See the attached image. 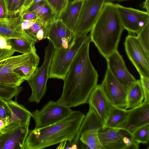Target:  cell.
<instances>
[{"mask_svg": "<svg viewBox=\"0 0 149 149\" xmlns=\"http://www.w3.org/2000/svg\"><path fill=\"white\" fill-rule=\"evenodd\" d=\"M33 12L36 15L38 19L47 24L55 19L57 16L45 0L40 2L39 6Z\"/></svg>", "mask_w": 149, "mask_h": 149, "instance_id": "25", "label": "cell"}, {"mask_svg": "<svg viewBox=\"0 0 149 149\" xmlns=\"http://www.w3.org/2000/svg\"><path fill=\"white\" fill-rule=\"evenodd\" d=\"M36 54L35 48L29 52L11 56L0 61V84L19 86L24 81L13 72V69L25 63Z\"/></svg>", "mask_w": 149, "mask_h": 149, "instance_id": "9", "label": "cell"}, {"mask_svg": "<svg viewBox=\"0 0 149 149\" xmlns=\"http://www.w3.org/2000/svg\"><path fill=\"white\" fill-rule=\"evenodd\" d=\"M87 103L95 111L104 125L112 105L105 95L100 84L97 85L91 91Z\"/></svg>", "mask_w": 149, "mask_h": 149, "instance_id": "17", "label": "cell"}, {"mask_svg": "<svg viewBox=\"0 0 149 149\" xmlns=\"http://www.w3.org/2000/svg\"><path fill=\"white\" fill-rule=\"evenodd\" d=\"M6 125L5 122L2 120L0 119V130H2Z\"/></svg>", "mask_w": 149, "mask_h": 149, "instance_id": "42", "label": "cell"}, {"mask_svg": "<svg viewBox=\"0 0 149 149\" xmlns=\"http://www.w3.org/2000/svg\"><path fill=\"white\" fill-rule=\"evenodd\" d=\"M10 118V115L4 100L0 98V119L5 122L6 126Z\"/></svg>", "mask_w": 149, "mask_h": 149, "instance_id": "33", "label": "cell"}, {"mask_svg": "<svg viewBox=\"0 0 149 149\" xmlns=\"http://www.w3.org/2000/svg\"><path fill=\"white\" fill-rule=\"evenodd\" d=\"M72 111L58 101L50 100L40 110L32 113L35 123V128L45 127L58 122L67 116Z\"/></svg>", "mask_w": 149, "mask_h": 149, "instance_id": "6", "label": "cell"}, {"mask_svg": "<svg viewBox=\"0 0 149 149\" xmlns=\"http://www.w3.org/2000/svg\"><path fill=\"white\" fill-rule=\"evenodd\" d=\"M67 141L66 140H64L61 141L60 143V144L56 148L57 149H65L67 143Z\"/></svg>", "mask_w": 149, "mask_h": 149, "instance_id": "41", "label": "cell"}, {"mask_svg": "<svg viewBox=\"0 0 149 149\" xmlns=\"http://www.w3.org/2000/svg\"><path fill=\"white\" fill-rule=\"evenodd\" d=\"M149 0H145L143 2V8L146 10V12L149 13Z\"/></svg>", "mask_w": 149, "mask_h": 149, "instance_id": "40", "label": "cell"}, {"mask_svg": "<svg viewBox=\"0 0 149 149\" xmlns=\"http://www.w3.org/2000/svg\"><path fill=\"white\" fill-rule=\"evenodd\" d=\"M8 17L9 15L5 0H0V18L5 19Z\"/></svg>", "mask_w": 149, "mask_h": 149, "instance_id": "35", "label": "cell"}, {"mask_svg": "<svg viewBox=\"0 0 149 149\" xmlns=\"http://www.w3.org/2000/svg\"><path fill=\"white\" fill-rule=\"evenodd\" d=\"M128 112L129 110L112 105L104 126L120 128L125 122Z\"/></svg>", "mask_w": 149, "mask_h": 149, "instance_id": "23", "label": "cell"}, {"mask_svg": "<svg viewBox=\"0 0 149 149\" xmlns=\"http://www.w3.org/2000/svg\"><path fill=\"white\" fill-rule=\"evenodd\" d=\"M105 3V0H83L75 28V35L87 34L90 31Z\"/></svg>", "mask_w": 149, "mask_h": 149, "instance_id": "10", "label": "cell"}, {"mask_svg": "<svg viewBox=\"0 0 149 149\" xmlns=\"http://www.w3.org/2000/svg\"><path fill=\"white\" fill-rule=\"evenodd\" d=\"M30 122L9 124L0 130V149H23Z\"/></svg>", "mask_w": 149, "mask_h": 149, "instance_id": "7", "label": "cell"}, {"mask_svg": "<svg viewBox=\"0 0 149 149\" xmlns=\"http://www.w3.org/2000/svg\"><path fill=\"white\" fill-rule=\"evenodd\" d=\"M20 15L22 20H36L38 19L36 14L32 12H25Z\"/></svg>", "mask_w": 149, "mask_h": 149, "instance_id": "37", "label": "cell"}, {"mask_svg": "<svg viewBox=\"0 0 149 149\" xmlns=\"http://www.w3.org/2000/svg\"><path fill=\"white\" fill-rule=\"evenodd\" d=\"M140 80L144 94V101L149 102V78L140 76Z\"/></svg>", "mask_w": 149, "mask_h": 149, "instance_id": "34", "label": "cell"}, {"mask_svg": "<svg viewBox=\"0 0 149 149\" xmlns=\"http://www.w3.org/2000/svg\"><path fill=\"white\" fill-rule=\"evenodd\" d=\"M57 16L64 9L69 0H45Z\"/></svg>", "mask_w": 149, "mask_h": 149, "instance_id": "31", "label": "cell"}, {"mask_svg": "<svg viewBox=\"0 0 149 149\" xmlns=\"http://www.w3.org/2000/svg\"><path fill=\"white\" fill-rule=\"evenodd\" d=\"M90 38L77 53L64 81L62 94L57 101L71 108L87 103L97 85L98 75L90 59Z\"/></svg>", "mask_w": 149, "mask_h": 149, "instance_id": "1", "label": "cell"}, {"mask_svg": "<svg viewBox=\"0 0 149 149\" xmlns=\"http://www.w3.org/2000/svg\"><path fill=\"white\" fill-rule=\"evenodd\" d=\"M83 2V0L69 1L65 8L56 19L61 20L74 33Z\"/></svg>", "mask_w": 149, "mask_h": 149, "instance_id": "19", "label": "cell"}, {"mask_svg": "<svg viewBox=\"0 0 149 149\" xmlns=\"http://www.w3.org/2000/svg\"><path fill=\"white\" fill-rule=\"evenodd\" d=\"M108 68L115 78L127 90L136 81L129 72L117 50L106 58Z\"/></svg>", "mask_w": 149, "mask_h": 149, "instance_id": "14", "label": "cell"}, {"mask_svg": "<svg viewBox=\"0 0 149 149\" xmlns=\"http://www.w3.org/2000/svg\"><path fill=\"white\" fill-rule=\"evenodd\" d=\"M22 21L20 15L5 19L0 18V36L7 39H35L22 30L21 26Z\"/></svg>", "mask_w": 149, "mask_h": 149, "instance_id": "18", "label": "cell"}, {"mask_svg": "<svg viewBox=\"0 0 149 149\" xmlns=\"http://www.w3.org/2000/svg\"><path fill=\"white\" fill-rule=\"evenodd\" d=\"M75 36L74 33L59 19H56L48 24L47 39L52 43L54 49L70 47Z\"/></svg>", "mask_w": 149, "mask_h": 149, "instance_id": "13", "label": "cell"}, {"mask_svg": "<svg viewBox=\"0 0 149 149\" xmlns=\"http://www.w3.org/2000/svg\"><path fill=\"white\" fill-rule=\"evenodd\" d=\"M149 124V102L143 101L140 105L129 109L127 120L120 128L131 133L139 127Z\"/></svg>", "mask_w": 149, "mask_h": 149, "instance_id": "15", "label": "cell"}, {"mask_svg": "<svg viewBox=\"0 0 149 149\" xmlns=\"http://www.w3.org/2000/svg\"><path fill=\"white\" fill-rule=\"evenodd\" d=\"M144 99V94L140 80L136 81L127 90L126 105L124 108L130 109L140 105Z\"/></svg>", "mask_w": 149, "mask_h": 149, "instance_id": "22", "label": "cell"}, {"mask_svg": "<svg viewBox=\"0 0 149 149\" xmlns=\"http://www.w3.org/2000/svg\"><path fill=\"white\" fill-rule=\"evenodd\" d=\"M149 21L137 34V37L146 50L149 52Z\"/></svg>", "mask_w": 149, "mask_h": 149, "instance_id": "30", "label": "cell"}, {"mask_svg": "<svg viewBox=\"0 0 149 149\" xmlns=\"http://www.w3.org/2000/svg\"><path fill=\"white\" fill-rule=\"evenodd\" d=\"M15 52L12 49L10 50L0 48V61L11 56Z\"/></svg>", "mask_w": 149, "mask_h": 149, "instance_id": "36", "label": "cell"}, {"mask_svg": "<svg viewBox=\"0 0 149 149\" xmlns=\"http://www.w3.org/2000/svg\"><path fill=\"white\" fill-rule=\"evenodd\" d=\"M115 4L124 29L130 33L137 34L149 21L146 11Z\"/></svg>", "mask_w": 149, "mask_h": 149, "instance_id": "11", "label": "cell"}, {"mask_svg": "<svg viewBox=\"0 0 149 149\" xmlns=\"http://www.w3.org/2000/svg\"><path fill=\"white\" fill-rule=\"evenodd\" d=\"M4 101L10 115L7 125L20 121H30L32 113L24 106L12 100Z\"/></svg>", "mask_w": 149, "mask_h": 149, "instance_id": "21", "label": "cell"}, {"mask_svg": "<svg viewBox=\"0 0 149 149\" xmlns=\"http://www.w3.org/2000/svg\"><path fill=\"white\" fill-rule=\"evenodd\" d=\"M54 49L49 41L45 49L44 58L41 66L38 68L33 75L27 81L31 90V94L28 99L30 102L40 103L45 94Z\"/></svg>", "mask_w": 149, "mask_h": 149, "instance_id": "5", "label": "cell"}, {"mask_svg": "<svg viewBox=\"0 0 149 149\" xmlns=\"http://www.w3.org/2000/svg\"><path fill=\"white\" fill-rule=\"evenodd\" d=\"M26 0H5L9 17H16L22 8Z\"/></svg>", "mask_w": 149, "mask_h": 149, "instance_id": "29", "label": "cell"}, {"mask_svg": "<svg viewBox=\"0 0 149 149\" xmlns=\"http://www.w3.org/2000/svg\"><path fill=\"white\" fill-rule=\"evenodd\" d=\"M127 0H105V2H112L114 1L121 2Z\"/></svg>", "mask_w": 149, "mask_h": 149, "instance_id": "43", "label": "cell"}, {"mask_svg": "<svg viewBox=\"0 0 149 149\" xmlns=\"http://www.w3.org/2000/svg\"><path fill=\"white\" fill-rule=\"evenodd\" d=\"M36 20H22L21 23V26L22 30L24 31L29 28L35 23Z\"/></svg>", "mask_w": 149, "mask_h": 149, "instance_id": "38", "label": "cell"}, {"mask_svg": "<svg viewBox=\"0 0 149 149\" xmlns=\"http://www.w3.org/2000/svg\"><path fill=\"white\" fill-rule=\"evenodd\" d=\"M124 129L104 126L98 131L100 141L104 149H126L123 142Z\"/></svg>", "mask_w": 149, "mask_h": 149, "instance_id": "16", "label": "cell"}, {"mask_svg": "<svg viewBox=\"0 0 149 149\" xmlns=\"http://www.w3.org/2000/svg\"><path fill=\"white\" fill-rule=\"evenodd\" d=\"M124 29L115 4L105 2L90 31V38L106 58L117 50Z\"/></svg>", "mask_w": 149, "mask_h": 149, "instance_id": "3", "label": "cell"}, {"mask_svg": "<svg viewBox=\"0 0 149 149\" xmlns=\"http://www.w3.org/2000/svg\"><path fill=\"white\" fill-rule=\"evenodd\" d=\"M7 40L13 50L22 54L29 52L35 48V44L38 41L36 39L23 40L16 38L7 39Z\"/></svg>", "mask_w": 149, "mask_h": 149, "instance_id": "26", "label": "cell"}, {"mask_svg": "<svg viewBox=\"0 0 149 149\" xmlns=\"http://www.w3.org/2000/svg\"><path fill=\"white\" fill-rule=\"evenodd\" d=\"M46 25L47 24L37 19L31 26L24 31L30 36L36 39V35L38 32Z\"/></svg>", "mask_w": 149, "mask_h": 149, "instance_id": "32", "label": "cell"}, {"mask_svg": "<svg viewBox=\"0 0 149 149\" xmlns=\"http://www.w3.org/2000/svg\"><path fill=\"white\" fill-rule=\"evenodd\" d=\"M39 61L40 58L36 54L25 63L15 68L13 71L22 79L27 81L38 68Z\"/></svg>", "mask_w": 149, "mask_h": 149, "instance_id": "24", "label": "cell"}, {"mask_svg": "<svg viewBox=\"0 0 149 149\" xmlns=\"http://www.w3.org/2000/svg\"><path fill=\"white\" fill-rule=\"evenodd\" d=\"M72 0H69V1H72Z\"/></svg>", "mask_w": 149, "mask_h": 149, "instance_id": "44", "label": "cell"}, {"mask_svg": "<svg viewBox=\"0 0 149 149\" xmlns=\"http://www.w3.org/2000/svg\"><path fill=\"white\" fill-rule=\"evenodd\" d=\"M22 87L0 84V98L5 100H11L17 97Z\"/></svg>", "mask_w": 149, "mask_h": 149, "instance_id": "27", "label": "cell"}, {"mask_svg": "<svg viewBox=\"0 0 149 149\" xmlns=\"http://www.w3.org/2000/svg\"><path fill=\"white\" fill-rule=\"evenodd\" d=\"M100 85L112 105L123 108L125 107L127 90L115 78L108 68Z\"/></svg>", "mask_w": 149, "mask_h": 149, "instance_id": "12", "label": "cell"}, {"mask_svg": "<svg viewBox=\"0 0 149 149\" xmlns=\"http://www.w3.org/2000/svg\"><path fill=\"white\" fill-rule=\"evenodd\" d=\"M132 134L134 140L138 143H148L149 141V124L137 128Z\"/></svg>", "mask_w": 149, "mask_h": 149, "instance_id": "28", "label": "cell"}, {"mask_svg": "<svg viewBox=\"0 0 149 149\" xmlns=\"http://www.w3.org/2000/svg\"><path fill=\"white\" fill-rule=\"evenodd\" d=\"M75 35L74 40L70 47L67 48L54 49L50 66L49 78L64 80L77 52L83 44L90 38L89 35Z\"/></svg>", "mask_w": 149, "mask_h": 149, "instance_id": "4", "label": "cell"}, {"mask_svg": "<svg viewBox=\"0 0 149 149\" xmlns=\"http://www.w3.org/2000/svg\"><path fill=\"white\" fill-rule=\"evenodd\" d=\"M85 115L79 111H72L67 116L54 124L29 130L23 149H43L76 137Z\"/></svg>", "mask_w": 149, "mask_h": 149, "instance_id": "2", "label": "cell"}, {"mask_svg": "<svg viewBox=\"0 0 149 149\" xmlns=\"http://www.w3.org/2000/svg\"><path fill=\"white\" fill-rule=\"evenodd\" d=\"M101 128L100 125L94 124L87 126L84 129L79 139L84 149H104L98 136L99 130Z\"/></svg>", "mask_w": 149, "mask_h": 149, "instance_id": "20", "label": "cell"}, {"mask_svg": "<svg viewBox=\"0 0 149 149\" xmlns=\"http://www.w3.org/2000/svg\"><path fill=\"white\" fill-rule=\"evenodd\" d=\"M124 44L127 56L140 76L149 78V52L134 35L127 36Z\"/></svg>", "mask_w": 149, "mask_h": 149, "instance_id": "8", "label": "cell"}, {"mask_svg": "<svg viewBox=\"0 0 149 149\" xmlns=\"http://www.w3.org/2000/svg\"><path fill=\"white\" fill-rule=\"evenodd\" d=\"M0 48L10 50L12 49L7 39L2 36H0Z\"/></svg>", "mask_w": 149, "mask_h": 149, "instance_id": "39", "label": "cell"}]
</instances>
